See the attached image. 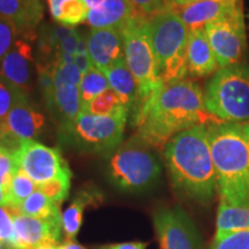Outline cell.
I'll list each match as a JSON object with an SVG mask.
<instances>
[{
    "label": "cell",
    "instance_id": "44dd1931",
    "mask_svg": "<svg viewBox=\"0 0 249 249\" xmlns=\"http://www.w3.org/2000/svg\"><path fill=\"white\" fill-rule=\"evenodd\" d=\"M99 193L91 189H83L79 192L73 202L61 213L62 233L66 240H75L83 222L86 208L93 202H98Z\"/></svg>",
    "mask_w": 249,
    "mask_h": 249
},
{
    "label": "cell",
    "instance_id": "ab89813d",
    "mask_svg": "<svg viewBox=\"0 0 249 249\" xmlns=\"http://www.w3.org/2000/svg\"><path fill=\"white\" fill-rule=\"evenodd\" d=\"M74 64L76 65L77 68H79V71L82 73V75H85L87 71L93 66L91 60H90L89 58L88 52H85V53H76L75 62H74Z\"/></svg>",
    "mask_w": 249,
    "mask_h": 249
},
{
    "label": "cell",
    "instance_id": "30bf717a",
    "mask_svg": "<svg viewBox=\"0 0 249 249\" xmlns=\"http://www.w3.org/2000/svg\"><path fill=\"white\" fill-rule=\"evenodd\" d=\"M152 222L160 249H200L201 235L195 223L180 205L155 211Z\"/></svg>",
    "mask_w": 249,
    "mask_h": 249
},
{
    "label": "cell",
    "instance_id": "8992f818",
    "mask_svg": "<svg viewBox=\"0 0 249 249\" xmlns=\"http://www.w3.org/2000/svg\"><path fill=\"white\" fill-rule=\"evenodd\" d=\"M145 24L161 82L186 79L189 30L179 14L170 9L148 18Z\"/></svg>",
    "mask_w": 249,
    "mask_h": 249
},
{
    "label": "cell",
    "instance_id": "f35d334b",
    "mask_svg": "<svg viewBox=\"0 0 249 249\" xmlns=\"http://www.w3.org/2000/svg\"><path fill=\"white\" fill-rule=\"evenodd\" d=\"M148 247V242L142 241H129L119 242V244H107L96 247V249H145Z\"/></svg>",
    "mask_w": 249,
    "mask_h": 249
},
{
    "label": "cell",
    "instance_id": "d4e9b609",
    "mask_svg": "<svg viewBox=\"0 0 249 249\" xmlns=\"http://www.w3.org/2000/svg\"><path fill=\"white\" fill-rule=\"evenodd\" d=\"M13 213H20L27 216L39 218L54 224H61V211L59 205L50 200L42 192L35 191L26 201L21 204L18 210Z\"/></svg>",
    "mask_w": 249,
    "mask_h": 249
},
{
    "label": "cell",
    "instance_id": "ac0fdd59",
    "mask_svg": "<svg viewBox=\"0 0 249 249\" xmlns=\"http://www.w3.org/2000/svg\"><path fill=\"white\" fill-rule=\"evenodd\" d=\"M0 17L11 21L18 33L30 34L40 26L44 7L40 0H0Z\"/></svg>",
    "mask_w": 249,
    "mask_h": 249
},
{
    "label": "cell",
    "instance_id": "1f68e13d",
    "mask_svg": "<svg viewBox=\"0 0 249 249\" xmlns=\"http://www.w3.org/2000/svg\"><path fill=\"white\" fill-rule=\"evenodd\" d=\"M53 71V82L54 89L62 88V87H80L82 81V73L79 71L75 64H61L54 60Z\"/></svg>",
    "mask_w": 249,
    "mask_h": 249
},
{
    "label": "cell",
    "instance_id": "5bb4252c",
    "mask_svg": "<svg viewBox=\"0 0 249 249\" xmlns=\"http://www.w3.org/2000/svg\"><path fill=\"white\" fill-rule=\"evenodd\" d=\"M34 70L33 46L27 40L17 39L0 62V74L18 88L28 92Z\"/></svg>",
    "mask_w": 249,
    "mask_h": 249
},
{
    "label": "cell",
    "instance_id": "d590c367",
    "mask_svg": "<svg viewBox=\"0 0 249 249\" xmlns=\"http://www.w3.org/2000/svg\"><path fill=\"white\" fill-rule=\"evenodd\" d=\"M18 170V166L14 157V150L5 147L4 144L2 148L0 149V180L7 188Z\"/></svg>",
    "mask_w": 249,
    "mask_h": 249
},
{
    "label": "cell",
    "instance_id": "60d3db41",
    "mask_svg": "<svg viewBox=\"0 0 249 249\" xmlns=\"http://www.w3.org/2000/svg\"><path fill=\"white\" fill-rule=\"evenodd\" d=\"M58 249H86V247L77 244L75 240H66L65 239V241H62L58 245Z\"/></svg>",
    "mask_w": 249,
    "mask_h": 249
},
{
    "label": "cell",
    "instance_id": "f1b7e54d",
    "mask_svg": "<svg viewBox=\"0 0 249 249\" xmlns=\"http://www.w3.org/2000/svg\"><path fill=\"white\" fill-rule=\"evenodd\" d=\"M79 88L81 101H82V108L88 103L91 102L93 98L101 95L102 92L107 91V89H111L107 75L103 71L97 70L95 66L90 68L82 76V81H81Z\"/></svg>",
    "mask_w": 249,
    "mask_h": 249
},
{
    "label": "cell",
    "instance_id": "52a82bcc",
    "mask_svg": "<svg viewBox=\"0 0 249 249\" xmlns=\"http://www.w3.org/2000/svg\"><path fill=\"white\" fill-rule=\"evenodd\" d=\"M128 114L93 116L87 112L71 123L59 124V143L86 154L110 156L124 140Z\"/></svg>",
    "mask_w": 249,
    "mask_h": 249
},
{
    "label": "cell",
    "instance_id": "f6af8a7d",
    "mask_svg": "<svg viewBox=\"0 0 249 249\" xmlns=\"http://www.w3.org/2000/svg\"><path fill=\"white\" fill-rule=\"evenodd\" d=\"M6 135V127H5V121L0 120V141L5 138Z\"/></svg>",
    "mask_w": 249,
    "mask_h": 249
},
{
    "label": "cell",
    "instance_id": "cb8c5ba5",
    "mask_svg": "<svg viewBox=\"0 0 249 249\" xmlns=\"http://www.w3.org/2000/svg\"><path fill=\"white\" fill-rule=\"evenodd\" d=\"M249 230V207H234L220 201L217 209L216 234Z\"/></svg>",
    "mask_w": 249,
    "mask_h": 249
},
{
    "label": "cell",
    "instance_id": "83f0119b",
    "mask_svg": "<svg viewBox=\"0 0 249 249\" xmlns=\"http://www.w3.org/2000/svg\"><path fill=\"white\" fill-rule=\"evenodd\" d=\"M83 112L93 114V116H118V114L127 113L128 111L124 107L120 98L112 89H107V91L102 92L97 97H95L91 102L88 103L82 108ZM129 118V114H128Z\"/></svg>",
    "mask_w": 249,
    "mask_h": 249
},
{
    "label": "cell",
    "instance_id": "2e32d148",
    "mask_svg": "<svg viewBox=\"0 0 249 249\" xmlns=\"http://www.w3.org/2000/svg\"><path fill=\"white\" fill-rule=\"evenodd\" d=\"M5 139L17 143L36 139L45 124V117L26 101L15 107L5 118Z\"/></svg>",
    "mask_w": 249,
    "mask_h": 249
},
{
    "label": "cell",
    "instance_id": "b9f144b4",
    "mask_svg": "<svg viewBox=\"0 0 249 249\" xmlns=\"http://www.w3.org/2000/svg\"><path fill=\"white\" fill-rule=\"evenodd\" d=\"M0 205L8 207V188L0 180Z\"/></svg>",
    "mask_w": 249,
    "mask_h": 249
},
{
    "label": "cell",
    "instance_id": "277c9868",
    "mask_svg": "<svg viewBox=\"0 0 249 249\" xmlns=\"http://www.w3.org/2000/svg\"><path fill=\"white\" fill-rule=\"evenodd\" d=\"M145 21L147 18L135 14L121 28L124 60L139 87L138 103L128 118L134 127L147 105L164 86L158 75L157 61L149 39Z\"/></svg>",
    "mask_w": 249,
    "mask_h": 249
},
{
    "label": "cell",
    "instance_id": "7bdbcfd3",
    "mask_svg": "<svg viewBox=\"0 0 249 249\" xmlns=\"http://www.w3.org/2000/svg\"><path fill=\"white\" fill-rule=\"evenodd\" d=\"M241 124L242 130H244L246 140H247V144H248V149H249V121H248V123H244V124Z\"/></svg>",
    "mask_w": 249,
    "mask_h": 249
},
{
    "label": "cell",
    "instance_id": "e575fe53",
    "mask_svg": "<svg viewBox=\"0 0 249 249\" xmlns=\"http://www.w3.org/2000/svg\"><path fill=\"white\" fill-rule=\"evenodd\" d=\"M0 244L4 249H18L15 238L13 217L6 207L0 205Z\"/></svg>",
    "mask_w": 249,
    "mask_h": 249
},
{
    "label": "cell",
    "instance_id": "6da1fadb",
    "mask_svg": "<svg viewBox=\"0 0 249 249\" xmlns=\"http://www.w3.org/2000/svg\"><path fill=\"white\" fill-rule=\"evenodd\" d=\"M222 123L205 108L200 86L191 80L166 83L154 96L136 123V135L155 150H163L167 142L183 130Z\"/></svg>",
    "mask_w": 249,
    "mask_h": 249
},
{
    "label": "cell",
    "instance_id": "4dcf8cb0",
    "mask_svg": "<svg viewBox=\"0 0 249 249\" xmlns=\"http://www.w3.org/2000/svg\"><path fill=\"white\" fill-rule=\"evenodd\" d=\"M71 172H68L53 180H50V181L43 183V185L37 186V189L48 196L50 200L53 201L54 203L60 205L67 198L71 189Z\"/></svg>",
    "mask_w": 249,
    "mask_h": 249
},
{
    "label": "cell",
    "instance_id": "7dc6e473",
    "mask_svg": "<svg viewBox=\"0 0 249 249\" xmlns=\"http://www.w3.org/2000/svg\"><path fill=\"white\" fill-rule=\"evenodd\" d=\"M0 249H4V247H2L1 244H0Z\"/></svg>",
    "mask_w": 249,
    "mask_h": 249
},
{
    "label": "cell",
    "instance_id": "7c38bea8",
    "mask_svg": "<svg viewBox=\"0 0 249 249\" xmlns=\"http://www.w3.org/2000/svg\"><path fill=\"white\" fill-rule=\"evenodd\" d=\"M11 213L18 249H37L61 242V224H54L20 213Z\"/></svg>",
    "mask_w": 249,
    "mask_h": 249
},
{
    "label": "cell",
    "instance_id": "ffe728a7",
    "mask_svg": "<svg viewBox=\"0 0 249 249\" xmlns=\"http://www.w3.org/2000/svg\"><path fill=\"white\" fill-rule=\"evenodd\" d=\"M105 75L110 83V88L117 93L123 105L128 111V114L132 113L138 103L139 87L135 77L127 66L124 57L113 65Z\"/></svg>",
    "mask_w": 249,
    "mask_h": 249
},
{
    "label": "cell",
    "instance_id": "9c48e42d",
    "mask_svg": "<svg viewBox=\"0 0 249 249\" xmlns=\"http://www.w3.org/2000/svg\"><path fill=\"white\" fill-rule=\"evenodd\" d=\"M204 31L219 68L240 64L247 45L241 5L225 17L207 24Z\"/></svg>",
    "mask_w": 249,
    "mask_h": 249
},
{
    "label": "cell",
    "instance_id": "8fae6325",
    "mask_svg": "<svg viewBox=\"0 0 249 249\" xmlns=\"http://www.w3.org/2000/svg\"><path fill=\"white\" fill-rule=\"evenodd\" d=\"M14 157L18 169L37 186L71 172L58 148L48 147L34 140L20 142L14 150Z\"/></svg>",
    "mask_w": 249,
    "mask_h": 249
},
{
    "label": "cell",
    "instance_id": "74e56055",
    "mask_svg": "<svg viewBox=\"0 0 249 249\" xmlns=\"http://www.w3.org/2000/svg\"><path fill=\"white\" fill-rule=\"evenodd\" d=\"M81 38V34L79 31H75L73 35L67 37L64 42L61 43L60 46L58 49V53H71L75 54L77 50V44H79Z\"/></svg>",
    "mask_w": 249,
    "mask_h": 249
},
{
    "label": "cell",
    "instance_id": "d6986e66",
    "mask_svg": "<svg viewBox=\"0 0 249 249\" xmlns=\"http://www.w3.org/2000/svg\"><path fill=\"white\" fill-rule=\"evenodd\" d=\"M135 15L129 0H104L90 8L87 22L92 29H121Z\"/></svg>",
    "mask_w": 249,
    "mask_h": 249
},
{
    "label": "cell",
    "instance_id": "d6a6232c",
    "mask_svg": "<svg viewBox=\"0 0 249 249\" xmlns=\"http://www.w3.org/2000/svg\"><path fill=\"white\" fill-rule=\"evenodd\" d=\"M134 12L144 18L163 13L176 7L174 0H129Z\"/></svg>",
    "mask_w": 249,
    "mask_h": 249
},
{
    "label": "cell",
    "instance_id": "f546056e",
    "mask_svg": "<svg viewBox=\"0 0 249 249\" xmlns=\"http://www.w3.org/2000/svg\"><path fill=\"white\" fill-rule=\"evenodd\" d=\"M28 101V93L0 74V120H5L17 105Z\"/></svg>",
    "mask_w": 249,
    "mask_h": 249
},
{
    "label": "cell",
    "instance_id": "4fadbf2b",
    "mask_svg": "<svg viewBox=\"0 0 249 249\" xmlns=\"http://www.w3.org/2000/svg\"><path fill=\"white\" fill-rule=\"evenodd\" d=\"M87 50L93 66L107 74L113 65L124 57L121 29H91L87 37Z\"/></svg>",
    "mask_w": 249,
    "mask_h": 249
},
{
    "label": "cell",
    "instance_id": "484cf974",
    "mask_svg": "<svg viewBox=\"0 0 249 249\" xmlns=\"http://www.w3.org/2000/svg\"><path fill=\"white\" fill-rule=\"evenodd\" d=\"M76 29L61 26L59 23H40L38 30V46L40 53L51 55L58 53L59 46L67 37L73 35Z\"/></svg>",
    "mask_w": 249,
    "mask_h": 249
},
{
    "label": "cell",
    "instance_id": "5b68a950",
    "mask_svg": "<svg viewBox=\"0 0 249 249\" xmlns=\"http://www.w3.org/2000/svg\"><path fill=\"white\" fill-rule=\"evenodd\" d=\"M107 174L112 185L120 191L147 192L160 178V160L154 148L135 135L108 156Z\"/></svg>",
    "mask_w": 249,
    "mask_h": 249
},
{
    "label": "cell",
    "instance_id": "836d02e7",
    "mask_svg": "<svg viewBox=\"0 0 249 249\" xmlns=\"http://www.w3.org/2000/svg\"><path fill=\"white\" fill-rule=\"evenodd\" d=\"M209 249H249V230L214 235Z\"/></svg>",
    "mask_w": 249,
    "mask_h": 249
},
{
    "label": "cell",
    "instance_id": "7a4b0ae2",
    "mask_svg": "<svg viewBox=\"0 0 249 249\" xmlns=\"http://www.w3.org/2000/svg\"><path fill=\"white\" fill-rule=\"evenodd\" d=\"M161 151L171 185L179 197L200 204L213 200L218 192L217 177L207 124L177 134Z\"/></svg>",
    "mask_w": 249,
    "mask_h": 249
},
{
    "label": "cell",
    "instance_id": "7402d4cb",
    "mask_svg": "<svg viewBox=\"0 0 249 249\" xmlns=\"http://www.w3.org/2000/svg\"><path fill=\"white\" fill-rule=\"evenodd\" d=\"M46 107L59 120V124L73 121L82 112V101H81L79 87H62L55 89L51 102Z\"/></svg>",
    "mask_w": 249,
    "mask_h": 249
},
{
    "label": "cell",
    "instance_id": "ee69618b",
    "mask_svg": "<svg viewBox=\"0 0 249 249\" xmlns=\"http://www.w3.org/2000/svg\"><path fill=\"white\" fill-rule=\"evenodd\" d=\"M195 1H200V0H174V2H176V6L188 5V4H192V2H195Z\"/></svg>",
    "mask_w": 249,
    "mask_h": 249
},
{
    "label": "cell",
    "instance_id": "ba28073f",
    "mask_svg": "<svg viewBox=\"0 0 249 249\" xmlns=\"http://www.w3.org/2000/svg\"><path fill=\"white\" fill-rule=\"evenodd\" d=\"M204 105L220 121H249V66L235 64L219 68L205 87Z\"/></svg>",
    "mask_w": 249,
    "mask_h": 249
},
{
    "label": "cell",
    "instance_id": "9a60e30c",
    "mask_svg": "<svg viewBox=\"0 0 249 249\" xmlns=\"http://www.w3.org/2000/svg\"><path fill=\"white\" fill-rule=\"evenodd\" d=\"M240 5V0H200L188 5L176 6L174 11L191 31L204 29L207 24L225 17Z\"/></svg>",
    "mask_w": 249,
    "mask_h": 249
},
{
    "label": "cell",
    "instance_id": "4316f807",
    "mask_svg": "<svg viewBox=\"0 0 249 249\" xmlns=\"http://www.w3.org/2000/svg\"><path fill=\"white\" fill-rule=\"evenodd\" d=\"M37 191V185L31 180L22 170L18 169L8 186V207L7 209L13 213L18 210L21 204L27 200L34 192Z\"/></svg>",
    "mask_w": 249,
    "mask_h": 249
},
{
    "label": "cell",
    "instance_id": "8d00e7d4",
    "mask_svg": "<svg viewBox=\"0 0 249 249\" xmlns=\"http://www.w3.org/2000/svg\"><path fill=\"white\" fill-rule=\"evenodd\" d=\"M17 28L7 18L0 17V62L15 42Z\"/></svg>",
    "mask_w": 249,
    "mask_h": 249
},
{
    "label": "cell",
    "instance_id": "3957f363",
    "mask_svg": "<svg viewBox=\"0 0 249 249\" xmlns=\"http://www.w3.org/2000/svg\"><path fill=\"white\" fill-rule=\"evenodd\" d=\"M220 201L249 207V149L240 124H207Z\"/></svg>",
    "mask_w": 249,
    "mask_h": 249
},
{
    "label": "cell",
    "instance_id": "e0dca14e",
    "mask_svg": "<svg viewBox=\"0 0 249 249\" xmlns=\"http://www.w3.org/2000/svg\"><path fill=\"white\" fill-rule=\"evenodd\" d=\"M219 70L204 29L191 30L187 40V73L192 77H207Z\"/></svg>",
    "mask_w": 249,
    "mask_h": 249
},
{
    "label": "cell",
    "instance_id": "603a6c76",
    "mask_svg": "<svg viewBox=\"0 0 249 249\" xmlns=\"http://www.w3.org/2000/svg\"><path fill=\"white\" fill-rule=\"evenodd\" d=\"M50 14L55 22L74 28L87 21L89 7L85 0H46Z\"/></svg>",
    "mask_w": 249,
    "mask_h": 249
},
{
    "label": "cell",
    "instance_id": "bcb514c9",
    "mask_svg": "<svg viewBox=\"0 0 249 249\" xmlns=\"http://www.w3.org/2000/svg\"><path fill=\"white\" fill-rule=\"evenodd\" d=\"M37 249H58V245H49V246H43Z\"/></svg>",
    "mask_w": 249,
    "mask_h": 249
}]
</instances>
